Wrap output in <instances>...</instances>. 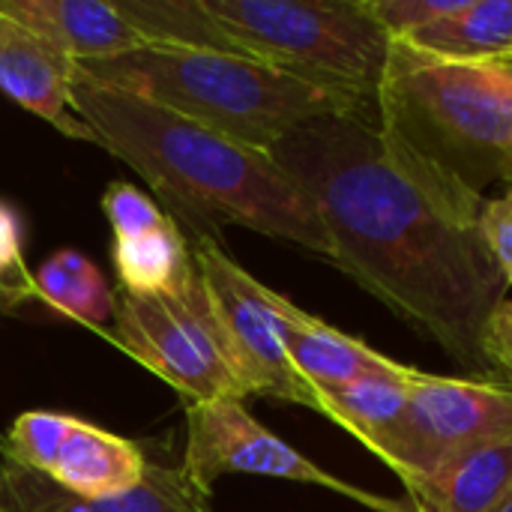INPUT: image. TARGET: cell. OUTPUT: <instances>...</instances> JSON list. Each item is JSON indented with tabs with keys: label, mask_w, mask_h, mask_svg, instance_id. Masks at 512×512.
I'll list each match as a JSON object with an SVG mask.
<instances>
[{
	"label": "cell",
	"mask_w": 512,
	"mask_h": 512,
	"mask_svg": "<svg viewBox=\"0 0 512 512\" xmlns=\"http://www.w3.org/2000/svg\"><path fill=\"white\" fill-rule=\"evenodd\" d=\"M270 156L315 204L330 264L492 381L489 324L510 285L480 237L486 198L435 177L363 114L309 120Z\"/></svg>",
	"instance_id": "6da1fadb"
},
{
	"label": "cell",
	"mask_w": 512,
	"mask_h": 512,
	"mask_svg": "<svg viewBox=\"0 0 512 512\" xmlns=\"http://www.w3.org/2000/svg\"><path fill=\"white\" fill-rule=\"evenodd\" d=\"M72 105L96 132L99 147L135 168L171 207V216L195 225V237L240 225L330 261V240L315 204L270 153L75 75Z\"/></svg>",
	"instance_id": "7a4b0ae2"
},
{
	"label": "cell",
	"mask_w": 512,
	"mask_h": 512,
	"mask_svg": "<svg viewBox=\"0 0 512 512\" xmlns=\"http://www.w3.org/2000/svg\"><path fill=\"white\" fill-rule=\"evenodd\" d=\"M72 75L147 99L264 153L309 120L363 114L369 105L243 54L177 45H144L117 57L72 63Z\"/></svg>",
	"instance_id": "3957f363"
},
{
	"label": "cell",
	"mask_w": 512,
	"mask_h": 512,
	"mask_svg": "<svg viewBox=\"0 0 512 512\" xmlns=\"http://www.w3.org/2000/svg\"><path fill=\"white\" fill-rule=\"evenodd\" d=\"M378 129L450 186L512 189V66L456 63L393 42L375 93Z\"/></svg>",
	"instance_id": "277c9868"
},
{
	"label": "cell",
	"mask_w": 512,
	"mask_h": 512,
	"mask_svg": "<svg viewBox=\"0 0 512 512\" xmlns=\"http://www.w3.org/2000/svg\"><path fill=\"white\" fill-rule=\"evenodd\" d=\"M231 48L375 105L393 39L363 0H204Z\"/></svg>",
	"instance_id": "5b68a950"
},
{
	"label": "cell",
	"mask_w": 512,
	"mask_h": 512,
	"mask_svg": "<svg viewBox=\"0 0 512 512\" xmlns=\"http://www.w3.org/2000/svg\"><path fill=\"white\" fill-rule=\"evenodd\" d=\"M114 342L171 384L186 405L246 399L198 267L171 294H120L114 303Z\"/></svg>",
	"instance_id": "8992f818"
},
{
	"label": "cell",
	"mask_w": 512,
	"mask_h": 512,
	"mask_svg": "<svg viewBox=\"0 0 512 512\" xmlns=\"http://www.w3.org/2000/svg\"><path fill=\"white\" fill-rule=\"evenodd\" d=\"M501 438H512V384L417 369L405 414L378 459L408 489L453 456Z\"/></svg>",
	"instance_id": "52a82bcc"
},
{
	"label": "cell",
	"mask_w": 512,
	"mask_h": 512,
	"mask_svg": "<svg viewBox=\"0 0 512 512\" xmlns=\"http://www.w3.org/2000/svg\"><path fill=\"white\" fill-rule=\"evenodd\" d=\"M180 468L207 492H213V480L225 474H252L321 486L372 512H414L408 498H384L318 468L312 459H306L300 450H294L276 432L258 423L243 405V399H213L186 405V453Z\"/></svg>",
	"instance_id": "ba28073f"
},
{
	"label": "cell",
	"mask_w": 512,
	"mask_h": 512,
	"mask_svg": "<svg viewBox=\"0 0 512 512\" xmlns=\"http://www.w3.org/2000/svg\"><path fill=\"white\" fill-rule=\"evenodd\" d=\"M189 249L222 324L243 396H270L312 408L315 414H327L324 396L294 369L282 345L270 303L273 288L246 273L216 243V237H195Z\"/></svg>",
	"instance_id": "9c48e42d"
},
{
	"label": "cell",
	"mask_w": 512,
	"mask_h": 512,
	"mask_svg": "<svg viewBox=\"0 0 512 512\" xmlns=\"http://www.w3.org/2000/svg\"><path fill=\"white\" fill-rule=\"evenodd\" d=\"M210 498L213 492L201 489L180 465L147 462L144 477L132 489L99 501H78L45 477L0 465V507L12 512H213Z\"/></svg>",
	"instance_id": "30bf717a"
},
{
	"label": "cell",
	"mask_w": 512,
	"mask_h": 512,
	"mask_svg": "<svg viewBox=\"0 0 512 512\" xmlns=\"http://www.w3.org/2000/svg\"><path fill=\"white\" fill-rule=\"evenodd\" d=\"M0 93L51 123L60 135L96 144V132L72 105V63L0 12Z\"/></svg>",
	"instance_id": "8fae6325"
},
{
	"label": "cell",
	"mask_w": 512,
	"mask_h": 512,
	"mask_svg": "<svg viewBox=\"0 0 512 512\" xmlns=\"http://www.w3.org/2000/svg\"><path fill=\"white\" fill-rule=\"evenodd\" d=\"M0 12L69 63L144 48V36L105 0H0Z\"/></svg>",
	"instance_id": "7c38bea8"
},
{
	"label": "cell",
	"mask_w": 512,
	"mask_h": 512,
	"mask_svg": "<svg viewBox=\"0 0 512 512\" xmlns=\"http://www.w3.org/2000/svg\"><path fill=\"white\" fill-rule=\"evenodd\" d=\"M273 315L279 324L282 345L294 363V369L318 390H336L345 384H354L369 375L399 372L405 363L390 360L387 354L369 348L366 342L336 330L333 324L303 312L288 297L270 291Z\"/></svg>",
	"instance_id": "4fadbf2b"
},
{
	"label": "cell",
	"mask_w": 512,
	"mask_h": 512,
	"mask_svg": "<svg viewBox=\"0 0 512 512\" xmlns=\"http://www.w3.org/2000/svg\"><path fill=\"white\" fill-rule=\"evenodd\" d=\"M144 471L147 456L135 441L72 417L42 477L78 501H99L132 489Z\"/></svg>",
	"instance_id": "5bb4252c"
},
{
	"label": "cell",
	"mask_w": 512,
	"mask_h": 512,
	"mask_svg": "<svg viewBox=\"0 0 512 512\" xmlns=\"http://www.w3.org/2000/svg\"><path fill=\"white\" fill-rule=\"evenodd\" d=\"M512 486V438L453 456L429 477L408 486L414 512H492Z\"/></svg>",
	"instance_id": "9a60e30c"
},
{
	"label": "cell",
	"mask_w": 512,
	"mask_h": 512,
	"mask_svg": "<svg viewBox=\"0 0 512 512\" xmlns=\"http://www.w3.org/2000/svg\"><path fill=\"white\" fill-rule=\"evenodd\" d=\"M402 45L438 60L512 66V0H462Z\"/></svg>",
	"instance_id": "2e32d148"
},
{
	"label": "cell",
	"mask_w": 512,
	"mask_h": 512,
	"mask_svg": "<svg viewBox=\"0 0 512 512\" xmlns=\"http://www.w3.org/2000/svg\"><path fill=\"white\" fill-rule=\"evenodd\" d=\"M111 261L120 294L135 297L171 294L195 273L192 249L171 213H165V219L153 228L114 237Z\"/></svg>",
	"instance_id": "e0dca14e"
},
{
	"label": "cell",
	"mask_w": 512,
	"mask_h": 512,
	"mask_svg": "<svg viewBox=\"0 0 512 512\" xmlns=\"http://www.w3.org/2000/svg\"><path fill=\"white\" fill-rule=\"evenodd\" d=\"M417 375L414 366H405L399 372L369 375L354 384L324 390L327 420L345 429L351 438H357L372 456H381L390 432L405 414L411 378Z\"/></svg>",
	"instance_id": "ac0fdd59"
},
{
	"label": "cell",
	"mask_w": 512,
	"mask_h": 512,
	"mask_svg": "<svg viewBox=\"0 0 512 512\" xmlns=\"http://www.w3.org/2000/svg\"><path fill=\"white\" fill-rule=\"evenodd\" d=\"M33 294L48 309L87 327H102L108 318H114L117 300L105 276L87 255L75 249H60L42 261L33 276Z\"/></svg>",
	"instance_id": "d6986e66"
},
{
	"label": "cell",
	"mask_w": 512,
	"mask_h": 512,
	"mask_svg": "<svg viewBox=\"0 0 512 512\" xmlns=\"http://www.w3.org/2000/svg\"><path fill=\"white\" fill-rule=\"evenodd\" d=\"M114 6L147 45L237 54L213 15L204 9V0H114Z\"/></svg>",
	"instance_id": "ffe728a7"
},
{
	"label": "cell",
	"mask_w": 512,
	"mask_h": 512,
	"mask_svg": "<svg viewBox=\"0 0 512 512\" xmlns=\"http://www.w3.org/2000/svg\"><path fill=\"white\" fill-rule=\"evenodd\" d=\"M393 42H408L429 24L456 12L462 0H363Z\"/></svg>",
	"instance_id": "44dd1931"
},
{
	"label": "cell",
	"mask_w": 512,
	"mask_h": 512,
	"mask_svg": "<svg viewBox=\"0 0 512 512\" xmlns=\"http://www.w3.org/2000/svg\"><path fill=\"white\" fill-rule=\"evenodd\" d=\"M102 213H105L114 237L153 228V225H159L165 219V210H159L156 201L147 192L135 189L132 183H120V180L105 186Z\"/></svg>",
	"instance_id": "7402d4cb"
},
{
	"label": "cell",
	"mask_w": 512,
	"mask_h": 512,
	"mask_svg": "<svg viewBox=\"0 0 512 512\" xmlns=\"http://www.w3.org/2000/svg\"><path fill=\"white\" fill-rule=\"evenodd\" d=\"M0 291H9L24 303L36 300L33 276L27 273L24 252H21V216L3 198H0Z\"/></svg>",
	"instance_id": "603a6c76"
},
{
	"label": "cell",
	"mask_w": 512,
	"mask_h": 512,
	"mask_svg": "<svg viewBox=\"0 0 512 512\" xmlns=\"http://www.w3.org/2000/svg\"><path fill=\"white\" fill-rule=\"evenodd\" d=\"M480 237L512 288V189L498 198H486L480 210Z\"/></svg>",
	"instance_id": "cb8c5ba5"
},
{
	"label": "cell",
	"mask_w": 512,
	"mask_h": 512,
	"mask_svg": "<svg viewBox=\"0 0 512 512\" xmlns=\"http://www.w3.org/2000/svg\"><path fill=\"white\" fill-rule=\"evenodd\" d=\"M489 360L512 381V300H504L489 324Z\"/></svg>",
	"instance_id": "d4e9b609"
},
{
	"label": "cell",
	"mask_w": 512,
	"mask_h": 512,
	"mask_svg": "<svg viewBox=\"0 0 512 512\" xmlns=\"http://www.w3.org/2000/svg\"><path fill=\"white\" fill-rule=\"evenodd\" d=\"M21 303H24L21 297H15V294H9V291H0V318L9 315V312H12L15 306H21Z\"/></svg>",
	"instance_id": "484cf974"
},
{
	"label": "cell",
	"mask_w": 512,
	"mask_h": 512,
	"mask_svg": "<svg viewBox=\"0 0 512 512\" xmlns=\"http://www.w3.org/2000/svg\"><path fill=\"white\" fill-rule=\"evenodd\" d=\"M492 512H512V486H510V492L504 495V501H501V504H498Z\"/></svg>",
	"instance_id": "4316f807"
},
{
	"label": "cell",
	"mask_w": 512,
	"mask_h": 512,
	"mask_svg": "<svg viewBox=\"0 0 512 512\" xmlns=\"http://www.w3.org/2000/svg\"><path fill=\"white\" fill-rule=\"evenodd\" d=\"M0 512H12V510H9V507H0Z\"/></svg>",
	"instance_id": "83f0119b"
}]
</instances>
